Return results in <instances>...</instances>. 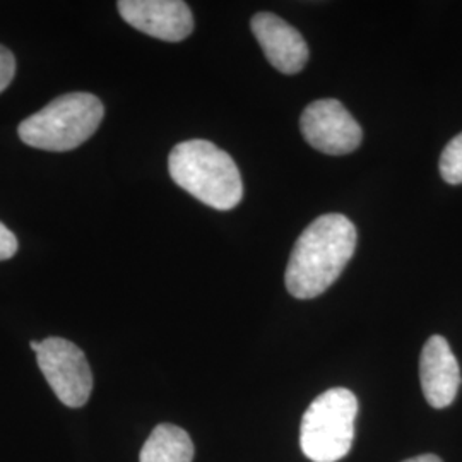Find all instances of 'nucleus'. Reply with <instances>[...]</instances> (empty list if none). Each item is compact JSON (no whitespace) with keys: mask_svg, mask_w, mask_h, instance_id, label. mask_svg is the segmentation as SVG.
Wrapping results in <instances>:
<instances>
[{"mask_svg":"<svg viewBox=\"0 0 462 462\" xmlns=\"http://www.w3.org/2000/svg\"><path fill=\"white\" fill-rule=\"evenodd\" d=\"M103 103L91 93H69L50 101L38 114L21 122L17 133L24 144L64 152L81 146L98 131Z\"/></svg>","mask_w":462,"mask_h":462,"instance_id":"obj_3","label":"nucleus"},{"mask_svg":"<svg viewBox=\"0 0 462 462\" xmlns=\"http://www.w3.org/2000/svg\"><path fill=\"white\" fill-rule=\"evenodd\" d=\"M168 170L180 189L217 211H230L244 198V182L226 151L209 141H185L171 149Z\"/></svg>","mask_w":462,"mask_h":462,"instance_id":"obj_2","label":"nucleus"},{"mask_svg":"<svg viewBox=\"0 0 462 462\" xmlns=\"http://www.w3.org/2000/svg\"><path fill=\"white\" fill-rule=\"evenodd\" d=\"M55 396L69 408H83L93 391V374L81 347L62 337H47L34 351Z\"/></svg>","mask_w":462,"mask_h":462,"instance_id":"obj_5","label":"nucleus"},{"mask_svg":"<svg viewBox=\"0 0 462 462\" xmlns=\"http://www.w3.org/2000/svg\"><path fill=\"white\" fill-rule=\"evenodd\" d=\"M356 248V228L343 215L319 216L298 236L284 282L290 295L310 300L341 276Z\"/></svg>","mask_w":462,"mask_h":462,"instance_id":"obj_1","label":"nucleus"},{"mask_svg":"<svg viewBox=\"0 0 462 462\" xmlns=\"http://www.w3.org/2000/svg\"><path fill=\"white\" fill-rule=\"evenodd\" d=\"M404 462H442V459L433 456V454H425V456H418V457H413V459H408V461Z\"/></svg>","mask_w":462,"mask_h":462,"instance_id":"obj_14","label":"nucleus"},{"mask_svg":"<svg viewBox=\"0 0 462 462\" xmlns=\"http://www.w3.org/2000/svg\"><path fill=\"white\" fill-rule=\"evenodd\" d=\"M358 399L345 387H334L315 399L301 418L300 447L314 462L346 457L355 440Z\"/></svg>","mask_w":462,"mask_h":462,"instance_id":"obj_4","label":"nucleus"},{"mask_svg":"<svg viewBox=\"0 0 462 462\" xmlns=\"http://www.w3.org/2000/svg\"><path fill=\"white\" fill-rule=\"evenodd\" d=\"M116 7L133 28L163 42H182L194 30L190 7L182 0H120Z\"/></svg>","mask_w":462,"mask_h":462,"instance_id":"obj_7","label":"nucleus"},{"mask_svg":"<svg viewBox=\"0 0 462 462\" xmlns=\"http://www.w3.org/2000/svg\"><path fill=\"white\" fill-rule=\"evenodd\" d=\"M16 74V59L13 51L0 45V93L13 83Z\"/></svg>","mask_w":462,"mask_h":462,"instance_id":"obj_12","label":"nucleus"},{"mask_svg":"<svg viewBox=\"0 0 462 462\" xmlns=\"http://www.w3.org/2000/svg\"><path fill=\"white\" fill-rule=\"evenodd\" d=\"M420 382L431 408L444 410L461 387V368L446 337L431 336L420 356Z\"/></svg>","mask_w":462,"mask_h":462,"instance_id":"obj_9","label":"nucleus"},{"mask_svg":"<svg viewBox=\"0 0 462 462\" xmlns=\"http://www.w3.org/2000/svg\"><path fill=\"white\" fill-rule=\"evenodd\" d=\"M301 134L312 148L330 154H349L362 143V127L337 99H317L300 118Z\"/></svg>","mask_w":462,"mask_h":462,"instance_id":"obj_6","label":"nucleus"},{"mask_svg":"<svg viewBox=\"0 0 462 462\" xmlns=\"http://www.w3.org/2000/svg\"><path fill=\"white\" fill-rule=\"evenodd\" d=\"M252 33L271 62L282 74H297L309 60V47L297 28L273 13H259L250 21Z\"/></svg>","mask_w":462,"mask_h":462,"instance_id":"obj_8","label":"nucleus"},{"mask_svg":"<svg viewBox=\"0 0 462 462\" xmlns=\"http://www.w3.org/2000/svg\"><path fill=\"white\" fill-rule=\"evenodd\" d=\"M141 462H192L194 444L185 430L162 423L151 431L139 456Z\"/></svg>","mask_w":462,"mask_h":462,"instance_id":"obj_10","label":"nucleus"},{"mask_svg":"<svg viewBox=\"0 0 462 462\" xmlns=\"http://www.w3.org/2000/svg\"><path fill=\"white\" fill-rule=\"evenodd\" d=\"M17 252L16 235L5 225L0 223V261H7L14 257Z\"/></svg>","mask_w":462,"mask_h":462,"instance_id":"obj_13","label":"nucleus"},{"mask_svg":"<svg viewBox=\"0 0 462 462\" xmlns=\"http://www.w3.org/2000/svg\"><path fill=\"white\" fill-rule=\"evenodd\" d=\"M442 179L450 185L462 183V133L447 144L440 156Z\"/></svg>","mask_w":462,"mask_h":462,"instance_id":"obj_11","label":"nucleus"}]
</instances>
